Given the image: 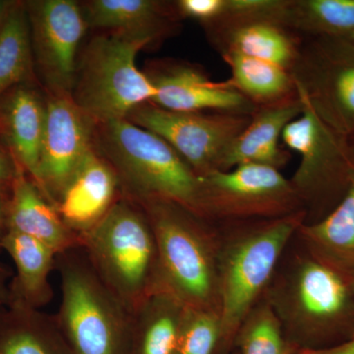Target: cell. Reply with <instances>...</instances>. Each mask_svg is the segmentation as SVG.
I'll list each match as a JSON object with an SVG mask.
<instances>
[{"mask_svg":"<svg viewBox=\"0 0 354 354\" xmlns=\"http://www.w3.org/2000/svg\"><path fill=\"white\" fill-rule=\"evenodd\" d=\"M262 298L299 351L332 348L354 337V292L348 277L314 257L295 234Z\"/></svg>","mask_w":354,"mask_h":354,"instance_id":"obj_1","label":"cell"},{"mask_svg":"<svg viewBox=\"0 0 354 354\" xmlns=\"http://www.w3.org/2000/svg\"><path fill=\"white\" fill-rule=\"evenodd\" d=\"M305 220V212H298L272 220L216 225L220 236L218 354L234 351L239 326L262 298L286 247Z\"/></svg>","mask_w":354,"mask_h":354,"instance_id":"obj_2","label":"cell"},{"mask_svg":"<svg viewBox=\"0 0 354 354\" xmlns=\"http://www.w3.org/2000/svg\"><path fill=\"white\" fill-rule=\"evenodd\" d=\"M138 203L157 241L160 292L176 298L186 308L220 314L216 225L176 203Z\"/></svg>","mask_w":354,"mask_h":354,"instance_id":"obj_3","label":"cell"},{"mask_svg":"<svg viewBox=\"0 0 354 354\" xmlns=\"http://www.w3.org/2000/svg\"><path fill=\"white\" fill-rule=\"evenodd\" d=\"M82 248L104 285L130 313L160 292L152 225L143 207L123 193L104 218L82 235Z\"/></svg>","mask_w":354,"mask_h":354,"instance_id":"obj_4","label":"cell"},{"mask_svg":"<svg viewBox=\"0 0 354 354\" xmlns=\"http://www.w3.org/2000/svg\"><path fill=\"white\" fill-rule=\"evenodd\" d=\"M94 144L118 174L123 194L137 202L176 203L199 216V177L155 133L128 120L111 121L95 125Z\"/></svg>","mask_w":354,"mask_h":354,"instance_id":"obj_5","label":"cell"},{"mask_svg":"<svg viewBox=\"0 0 354 354\" xmlns=\"http://www.w3.org/2000/svg\"><path fill=\"white\" fill-rule=\"evenodd\" d=\"M55 319L71 354H128L132 314L104 285L82 247L57 255Z\"/></svg>","mask_w":354,"mask_h":354,"instance_id":"obj_6","label":"cell"},{"mask_svg":"<svg viewBox=\"0 0 354 354\" xmlns=\"http://www.w3.org/2000/svg\"><path fill=\"white\" fill-rule=\"evenodd\" d=\"M149 46L111 32L88 41L77 66L71 95L95 125L127 120L135 109L153 101L155 87L136 64L139 51Z\"/></svg>","mask_w":354,"mask_h":354,"instance_id":"obj_7","label":"cell"},{"mask_svg":"<svg viewBox=\"0 0 354 354\" xmlns=\"http://www.w3.org/2000/svg\"><path fill=\"white\" fill-rule=\"evenodd\" d=\"M301 101L304 111L286 125L281 139L290 152L300 156L290 180L306 214L305 223H312L329 215L346 196L354 158L348 138L328 127Z\"/></svg>","mask_w":354,"mask_h":354,"instance_id":"obj_8","label":"cell"},{"mask_svg":"<svg viewBox=\"0 0 354 354\" xmlns=\"http://www.w3.org/2000/svg\"><path fill=\"white\" fill-rule=\"evenodd\" d=\"M199 180V216L214 225L272 220L304 212L290 179L266 165H241Z\"/></svg>","mask_w":354,"mask_h":354,"instance_id":"obj_9","label":"cell"},{"mask_svg":"<svg viewBox=\"0 0 354 354\" xmlns=\"http://www.w3.org/2000/svg\"><path fill=\"white\" fill-rule=\"evenodd\" d=\"M298 95L328 127L354 134V43L341 37L302 36L291 68Z\"/></svg>","mask_w":354,"mask_h":354,"instance_id":"obj_10","label":"cell"},{"mask_svg":"<svg viewBox=\"0 0 354 354\" xmlns=\"http://www.w3.org/2000/svg\"><path fill=\"white\" fill-rule=\"evenodd\" d=\"M246 114L180 113L147 102L135 109L127 120L164 139L198 177L221 171L234 140L247 127Z\"/></svg>","mask_w":354,"mask_h":354,"instance_id":"obj_11","label":"cell"},{"mask_svg":"<svg viewBox=\"0 0 354 354\" xmlns=\"http://www.w3.org/2000/svg\"><path fill=\"white\" fill-rule=\"evenodd\" d=\"M32 53L50 94L72 95L77 53L88 24L73 0L26 1Z\"/></svg>","mask_w":354,"mask_h":354,"instance_id":"obj_12","label":"cell"},{"mask_svg":"<svg viewBox=\"0 0 354 354\" xmlns=\"http://www.w3.org/2000/svg\"><path fill=\"white\" fill-rule=\"evenodd\" d=\"M37 185L55 207L79 165L94 150L95 124L71 95L48 93Z\"/></svg>","mask_w":354,"mask_h":354,"instance_id":"obj_13","label":"cell"},{"mask_svg":"<svg viewBox=\"0 0 354 354\" xmlns=\"http://www.w3.org/2000/svg\"><path fill=\"white\" fill-rule=\"evenodd\" d=\"M145 73L156 95L158 108L180 113H230L253 115L257 106L246 99L230 80L216 82L204 70L185 62H157Z\"/></svg>","mask_w":354,"mask_h":354,"instance_id":"obj_14","label":"cell"},{"mask_svg":"<svg viewBox=\"0 0 354 354\" xmlns=\"http://www.w3.org/2000/svg\"><path fill=\"white\" fill-rule=\"evenodd\" d=\"M121 195L118 174L95 148L65 186L55 208L65 225L82 239L104 218Z\"/></svg>","mask_w":354,"mask_h":354,"instance_id":"obj_15","label":"cell"},{"mask_svg":"<svg viewBox=\"0 0 354 354\" xmlns=\"http://www.w3.org/2000/svg\"><path fill=\"white\" fill-rule=\"evenodd\" d=\"M88 28L158 44L180 28L176 1L90 0L81 4Z\"/></svg>","mask_w":354,"mask_h":354,"instance_id":"obj_16","label":"cell"},{"mask_svg":"<svg viewBox=\"0 0 354 354\" xmlns=\"http://www.w3.org/2000/svg\"><path fill=\"white\" fill-rule=\"evenodd\" d=\"M304 111L298 94L290 99L258 106L247 127L234 140L223 160L221 171L241 165H260L283 169L290 160V152L279 145L283 130Z\"/></svg>","mask_w":354,"mask_h":354,"instance_id":"obj_17","label":"cell"},{"mask_svg":"<svg viewBox=\"0 0 354 354\" xmlns=\"http://www.w3.org/2000/svg\"><path fill=\"white\" fill-rule=\"evenodd\" d=\"M46 102L31 84L12 88L0 100V137L35 183L46 128Z\"/></svg>","mask_w":354,"mask_h":354,"instance_id":"obj_18","label":"cell"},{"mask_svg":"<svg viewBox=\"0 0 354 354\" xmlns=\"http://www.w3.org/2000/svg\"><path fill=\"white\" fill-rule=\"evenodd\" d=\"M9 230L28 235L50 247L57 255L82 247L57 208L21 167L9 189Z\"/></svg>","mask_w":354,"mask_h":354,"instance_id":"obj_19","label":"cell"},{"mask_svg":"<svg viewBox=\"0 0 354 354\" xmlns=\"http://www.w3.org/2000/svg\"><path fill=\"white\" fill-rule=\"evenodd\" d=\"M205 32L221 55L239 53L271 62L290 72L302 41L297 32L268 21L241 23Z\"/></svg>","mask_w":354,"mask_h":354,"instance_id":"obj_20","label":"cell"},{"mask_svg":"<svg viewBox=\"0 0 354 354\" xmlns=\"http://www.w3.org/2000/svg\"><path fill=\"white\" fill-rule=\"evenodd\" d=\"M0 249L10 255L16 266L9 285V302L39 310L50 304L53 297L50 276L57 270V254L37 239L11 230Z\"/></svg>","mask_w":354,"mask_h":354,"instance_id":"obj_21","label":"cell"},{"mask_svg":"<svg viewBox=\"0 0 354 354\" xmlns=\"http://www.w3.org/2000/svg\"><path fill=\"white\" fill-rule=\"evenodd\" d=\"M295 236L317 259L346 276L354 274V174L339 204L322 220L302 223Z\"/></svg>","mask_w":354,"mask_h":354,"instance_id":"obj_22","label":"cell"},{"mask_svg":"<svg viewBox=\"0 0 354 354\" xmlns=\"http://www.w3.org/2000/svg\"><path fill=\"white\" fill-rule=\"evenodd\" d=\"M0 354H71L55 316L18 302L0 307Z\"/></svg>","mask_w":354,"mask_h":354,"instance_id":"obj_23","label":"cell"},{"mask_svg":"<svg viewBox=\"0 0 354 354\" xmlns=\"http://www.w3.org/2000/svg\"><path fill=\"white\" fill-rule=\"evenodd\" d=\"M185 308L167 293L149 298L132 314L128 354H177Z\"/></svg>","mask_w":354,"mask_h":354,"instance_id":"obj_24","label":"cell"},{"mask_svg":"<svg viewBox=\"0 0 354 354\" xmlns=\"http://www.w3.org/2000/svg\"><path fill=\"white\" fill-rule=\"evenodd\" d=\"M34 62L26 2L13 1L0 28V100L17 86L31 84Z\"/></svg>","mask_w":354,"mask_h":354,"instance_id":"obj_25","label":"cell"},{"mask_svg":"<svg viewBox=\"0 0 354 354\" xmlns=\"http://www.w3.org/2000/svg\"><path fill=\"white\" fill-rule=\"evenodd\" d=\"M221 57L232 71L228 80L255 106L276 104L297 95L290 72L283 67L239 53Z\"/></svg>","mask_w":354,"mask_h":354,"instance_id":"obj_26","label":"cell"},{"mask_svg":"<svg viewBox=\"0 0 354 354\" xmlns=\"http://www.w3.org/2000/svg\"><path fill=\"white\" fill-rule=\"evenodd\" d=\"M286 27L300 36L346 38L354 32V0H290Z\"/></svg>","mask_w":354,"mask_h":354,"instance_id":"obj_27","label":"cell"},{"mask_svg":"<svg viewBox=\"0 0 354 354\" xmlns=\"http://www.w3.org/2000/svg\"><path fill=\"white\" fill-rule=\"evenodd\" d=\"M234 349L239 354H297L299 351L286 339L278 317L263 298L239 326Z\"/></svg>","mask_w":354,"mask_h":354,"instance_id":"obj_28","label":"cell"},{"mask_svg":"<svg viewBox=\"0 0 354 354\" xmlns=\"http://www.w3.org/2000/svg\"><path fill=\"white\" fill-rule=\"evenodd\" d=\"M220 314L209 310L185 308L177 354L220 353Z\"/></svg>","mask_w":354,"mask_h":354,"instance_id":"obj_29","label":"cell"},{"mask_svg":"<svg viewBox=\"0 0 354 354\" xmlns=\"http://www.w3.org/2000/svg\"><path fill=\"white\" fill-rule=\"evenodd\" d=\"M176 6L183 19L197 21L205 28L218 19L225 9V0H178Z\"/></svg>","mask_w":354,"mask_h":354,"instance_id":"obj_30","label":"cell"},{"mask_svg":"<svg viewBox=\"0 0 354 354\" xmlns=\"http://www.w3.org/2000/svg\"><path fill=\"white\" fill-rule=\"evenodd\" d=\"M19 167L12 153L0 137V187H10Z\"/></svg>","mask_w":354,"mask_h":354,"instance_id":"obj_31","label":"cell"},{"mask_svg":"<svg viewBox=\"0 0 354 354\" xmlns=\"http://www.w3.org/2000/svg\"><path fill=\"white\" fill-rule=\"evenodd\" d=\"M10 187H0V246L9 230L8 202Z\"/></svg>","mask_w":354,"mask_h":354,"instance_id":"obj_32","label":"cell"},{"mask_svg":"<svg viewBox=\"0 0 354 354\" xmlns=\"http://www.w3.org/2000/svg\"><path fill=\"white\" fill-rule=\"evenodd\" d=\"M297 354H354V337L332 348L315 349V351H299Z\"/></svg>","mask_w":354,"mask_h":354,"instance_id":"obj_33","label":"cell"},{"mask_svg":"<svg viewBox=\"0 0 354 354\" xmlns=\"http://www.w3.org/2000/svg\"><path fill=\"white\" fill-rule=\"evenodd\" d=\"M10 270L0 261V307L8 304L9 302V285H10Z\"/></svg>","mask_w":354,"mask_h":354,"instance_id":"obj_34","label":"cell"},{"mask_svg":"<svg viewBox=\"0 0 354 354\" xmlns=\"http://www.w3.org/2000/svg\"><path fill=\"white\" fill-rule=\"evenodd\" d=\"M13 1H7V0H0V28H1L2 23H3L4 18H6L9 8Z\"/></svg>","mask_w":354,"mask_h":354,"instance_id":"obj_35","label":"cell"},{"mask_svg":"<svg viewBox=\"0 0 354 354\" xmlns=\"http://www.w3.org/2000/svg\"><path fill=\"white\" fill-rule=\"evenodd\" d=\"M348 144H349V148H351V153H353V156L354 158V134L351 135V137H348Z\"/></svg>","mask_w":354,"mask_h":354,"instance_id":"obj_36","label":"cell"},{"mask_svg":"<svg viewBox=\"0 0 354 354\" xmlns=\"http://www.w3.org/2000/svg\"><path fill=\"white\" fill-rule=\"evenodd\" d=\"M349 281H351V288H353V290L354 292V274H351V276L348 277Z\"/></svg>","mask_w":354,"mask_h":354,"instance_id":"obj_37","label":"cell"},{"mask_svg":"<svg viewBox=\"0 0 354 354\" xmlns=\"http://www.w3.org/2000/svg\"><path fill=\"white\" fill-rule=\"evenodd\" d=\"M346 39H349V41H353V43H354V32H351V34L349 35V36L346 37Z\"/></svg>","mask_w":354,"mask_h":354,"instance_id":"obj_38","label":"cell"},{"mask_svg":"<svg viewBox=\"0 0 354 354\" xmlns=\"http://www.w3.org/2000/svg\"><path fill=\"white\" fill-rule=\"evenodd\" d=\"M230 354H239V353H237V351L234 349V351H232V353Z\"/></svg>","mask_w":354,"mask_h":354,"instance_id":"obj_39","label":"cell"},{"mask_svg":"<svg viewBox=\"0 0 354 354\" xmlns=\"http://www.w3.org/2000/svg\"><path fill=\"white\" fill-rule=\"evenodd\" d=\"M0 131H1V124H0Z\"/></svg>","mask_w":354,"mask_h":354,"instance_id":"obj_40","label":"cell"}]
</instances>
